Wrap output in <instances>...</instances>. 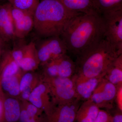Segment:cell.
<instances>
[{
  "mask_svg": "<svg viewBox=\"0 0 122 122\" xmlns=\"http://www.w3.org/2000/svg\"><path fill=\"white\" fill-rule=\"evenodd\" d=\"M60 37L68 52L78 56L105 39V26L101 15L96 12L79 14L68 21Z\"/></svg>",
  "mask_w": 122,
  "mask_h": 122,
  "instance_id": "cell-1",
  "label": "cell"
},
{
  "mask_svg": "<svg viewBox=\"0 0 122 122\" xmlns=\"http://www.w3.org/2000/svg\"><path fill=\"white\" fill-rule=\"evenodd\" d=\"M79 13L69 11L58 0H40L33 14V28L41 37L60 36L68 21Z\"/></svg>",
  "mask_w": 122,
  "mask_h": 122,
  "instance_id": "cell-2",
  "label": "cell"
},
{
  "mask_svg": "<svg viewBox=\"0 0 122 122\" xmlns=\"http://www.w3.org/2000/svg\"><path fill=\"white\" fill-rule=\"evenodd\" d=\"M122 54L105 38L97 46L76 57V73L88 77H103L110 66Z\"/></svg>",
  "mask_w": 122,
  "mask_h": 122,
  "instance_id": "cell-3",
  "label": "cell"
},
{
  "mask_svg": "<svg viewBox=\"0 0 122 122\" xmlns=\"http://www.w3.org/2000/svg\"><path fill=\"white\" fill-rule=\"evenodd\" d=\"M43 76L42 80L48 85L54 105L66 103L78 99L72 77Z\"/></svg>",
  "mask_w": 122,
  "mask_h": 122,
  "instance_id": "cell-4",
  "label": "cell"
},
{
  "mask_svg": "<svg viewBox=\"0 0 122 122\" xmlns=\"http://www.w3.org/2000/svg\"><path fill=\"white\" fill-rule=\"evenodd\" d=\"M105 29V38L122 54V7L101 15Z\"/></svg>",
  "mask_w": 122,
  "mask_h": 122,
  "instance_id": "cell-5",
  "label": "cell"
},
{
  "mask_svg": "<svg viewBox=\"0 0 122 122\" xmlns=\"http://www.w3.org/2000/svg\"><path fill=\"white\" fill-rule=\"evenodd\" d=\"M37 49L40 65L42 66L66 54L68 52L65 42L58 36L45 38Z\"/></svg>",
  "mask_w": 122,
  "mask_h": 122,
  "instance_id": "cell-6",
  "label": "cell"
},
{
  "mask_svg": "<svg viewBox=\"0 0 122 122\" xmlns=\"http://www.w3.org/2000/svg\"><path fill=\"white\" fill-rule=\"evenodd\" d=\"M42 66L43 75L49 77L71 78L76 73L75 62L66 54Z\"/></svg>",
  "mask_w": 122,
  "mask_h": 122,
  "instance_id": "cell-7",
  "label": "cell"
},
{
  "mask_svg": "<svg viewBox=\"0 0 122 122\" xmlns=\"http://www.w3.org/2000/svg\"><path fill=\"white\" fill-rule=\"evenodd\" d=\"M116 92L115 85L103 78L89 99L100 109L110 110L113 107Z\"/></svg>",
  "mask_w": 122,
  "mask_h": 122,
  "instance_id": "cell-8",
  "label": "cell"
},
{
  "mask_svg": "<svg viewBox=\"0 0 122 122\" xmlns=\"http://www.w3.org/2000/svg\"><path fill=\"white\" fill-rule=\"evenodd\" d=\"M81 101L77 99L69 102L54 105L50 113L46 116L45 122H75Z\"/></svg>",
  "mask_w": 122,
  "mask_h": 122,
  "instance_id": "cell-9",
  "label": "cell"
},
{
  "mask_svg": "<svg viewBox=\"0 0 122 122\" xmlns=\"http://www.w3.org/2000/svg\"><path fill=\"white\" fill-rule=\"evenodd\" d=\"M11 11L15 38L23 39L34 28L33 14L12 5Z\"/></svg>",
  "mask_w": 122,
  "mask_h": 122,
  "instance_id": "cell-10",
  "label": "cell"
},
{
  "mask_svg": "<svg viewBox=\"0 0 122 122\" xmlns=\"http://www.w3.org/2000/svg\"><path fill=\"white\" fill-rule=\"evenodd\" d=\"M28 101L48 115L52 111L53 105L48 85L42 80L32 91Z\"/></svg>",
  "mask_w": 122,
  "mask_h": 122,
  "instance_id": "cell-11",
  "label": "cell"
},
{
  "mask_svg": "<svg viewBox=\"0 0 122 122\" xmlns=\"http://www.w3.org/2000/svg\"><path fill=\"white\" fill-rule=\"evenodd\" d=\"M78 98L81 101L89 100L103 77H88L75 74L72 77Z\"/></svg>",
  "mask_w": 122,
  "mask_h": 122,
  "instance_id": "cell-12",
  "label": "cell"
},
{
  "mask_svg": "<svg viewBox=\"0 0 122 122\" xmlns=\"http://www.w3.org/2000/svg\"><path fill=\"white\" fill-rule=\"evenodd\" d=\"M11 6L9 2L0 5V37L5 43L16 38Z\"/></svg>",
  "mask_w": 122,
  "mask_h": 122,
  "instance_id": "cell-13",
  "label": "cell"
},
{
  "mask_svg": "<svg viewBox=\"0 0 122 122\" xmlns=\"http://www.w3.org/2000/svg\"><path fill=\"white\" fill-rule=\"evenodd\" d=\"M40 65L37 49L34 42H31L25 46L23 57L19 63L21 69L29 72L36 69Z\"/></svg>",
  "mask_w": 122,
  "mask_h": 122,
  "instance_id": "cell-14",
  "label": "cell"
},
{
  "mask_svg": "<svg viewBox=\"0 0 122 122\" xmlns=\"http://www.w3.org/2000/svg\"><path fill=\"white\" fill-rule=\"evenodd\" d=\"M20 112V102L17 99L10 97L5 93L2 122H17Z\"/></svg>",
  "mask_w": 122,
  "mask_h": 122,
  "instance_id": "cell-15",
  "label": "cell"
},
{
  "mask_svg": "<svg viewBox=\"0 0 122 122\" xmlns=\"http://www.w3.org/2000/svg\"><path fill=\"white\" fill-rule=\"evenodd\" d=\"M100 109L90 99L84 101L78 110L75 122H94Z\"/></svg>",
  "mask_w": 122,
  "mask_h": 122,
  "instance_id": "cell-16",
  "label": "cell"
},
{
  "mask_svg": "<svg viewBox=\"0 0 122 122\" xmlns=\"http://www.w3.org/2000/svg\"><path fill=\"white\" fill-rule=\"evenodd\" d=\"M24 72L22 70L15 75L6 77L1 76V86L5 94L16 98L20 97V80Z\"/></svg>",
  "mask_w": 122,
  "mask_h": 122,
  "instance_id": "cell-17",
  "label": "cell"
},
{
  "mask_svg": "<svg viewBox=\"0 0 122 122\" xmlns=\"http://www.w3.org/2000/svg\"><path fill=\"white\" fill-rule=\"evenodd\" d=\"M58 0L66 9L73 12L85 14L97 13L95 9L92 0Z\"/></svg>",
  "mask_w": 122,
  "mask_h": 122,
  "instance_id": "cell-18",
  "label": "cell"
},
{
  "mask_svg": "<svg viewBox=\"0 0 122 122\" xmlns=\"http://www.w3.org/2000/svg\"><path fill=\"white\" fill-rule=\"evenodd\" d=\"M103 78L115 85H122V54L114 61L107 70Z\"/></svg>",
  "mask_w": 122,
  "mask_h": 122,
  "instance_id": "cell-19",
  "label": "cell"
},
{
  "mask_svg": "<svg viewBox=\"0 0 122 122\" xmlns=\"http://www.w3.org/2000/svg\"><path fill=\"white\" fill-rule=\"evenodd\" d=\"M96 12L100 15L106 11L122 7V0H92Z\"/></svg>",
  "mask_w": 122,
  "mask_h": 122,
  "instance_id": "cell-20",
  "label": "cell"
},
{
  "mask_svg": "<svg viewBox=\"0 0 122 122\" xmlns=\"http://www.w3.org/2000/svg\"><path fill=\"white\" fill-rule=\"evenodd\" d=\"M40 0H12L11 4L16 8L34 14Z\"/></svg>",
  "mask_w": 122,
  "mask_h": 122,
  "instance_id": "cell-21",
  "label": "cell"
},
{
  "mask_svg": "<svg viewBox=\"0 0 122 122\" xmlns=\"http://www.w3.org/2000/svg\"><path fill=\"white\" fill-rule=\"evenodd\" d=\"M21 105L26 110L29 115L37 119H41V115L43 112L28 101H21Z\"/></svg>",
  "mask_w": 122,
  "mask_h": 122,
  "instance_id": "cell-22",
  "label": "cell"
},
{
  "mask_svg": "<svg viewBox=\"0 0 122 122\" xmlns=\"http://www.w3.org/2000/svg\"><path fill=\"white\" fill-rule=\"evenodd\" d=\"M25 72L20 80V90L21 93L27 87L30 86L38 77L33 73Z\"/></svg>",
  "mask_w": 122,
  "mask_h": 122,
  "instance_id": "cell-23",
  "label": "cell"
},
{
  "mask_svg": "<svg viewBox=\"0 0 122 122\" xmlns=\"http://www.w3.org/2000/svg\"><path fill=\"white\" fill-rule=\"evenodd\" d=\"M26 45L16 46L12 50L9 51L10 53L11 57L19 65L23 57Z\"/></svg>",
  "mask_w": 122,
  "mask_h": 122,
  "instance_id": "cell-24",
  "label": "cell"
},
{
  "mask_svg": "<svg viewBox=\"0 0 122 122\" xmlns=\"http://www.w3.org/2000/svg\"><path fill=\"white\" fill-rule=\"evenodd\" d=\"M18 121L20 122H42V119H37L31 117L21 105L20 114Z\"/></svg>",
  "mask_w": 122,
  "mask_h": 122,
  "instance_id": "cell-25",
  "label": "cell"
},
{
  "mask_svg": "<svg viewBox=\"0 0 122 122\" xmlns=\"http://www.w3.org/2000/svg\"><path fill=\"white\" fill-rule=\"evenodd\" d=\"M112 115L105 110L100 109L94 122H111Z\"/></svg>",
  "mask_w": 122,
  "mask_h": 122,
  "instance_id": "cell-26",
  "label": "cell"
},
{
  "mask_svg": "<svg viewBox=\"0 0 122 122\" xmlns=\"http://www.w3.org/2000/svg\"><path fill=\"white\" fill-rule=\"evenodd\" d=\"M115 102L117 105V109L122 112V85L117 87Z\"/></svg>",
  "mask_w": 122,
  "mask_h": 122,
  "instance_id": "cell-27",
  "label": "cell"
},
{
  "mask_svg": "<svg viewBox=\"0 0 122 122\" xmlns=\"http://www.w3.org/2000/svg\"><path fill=\"white\" fill-rule=\"evenodd\" d=\"M4 98L5 93L1 88L0 89V122H2L3 118Z\"/></svg>",
  "mask_w": 122,
  "mask_h": 122,
  "instance_id": "cell-28",
  "label": "cell"
},
{
  "mask_svg": "<svg viewBox=\"0 0 122 122\" xmlns=\"http://www.w3.org/2000/svg\"><path fill=\"white\" fill-rule=\"evenodd\" d=\"M111 122H122V112L117 109L114 115H112Z\"/></svg>",
  "mask_w": 122,
  "mask_h": 122,
  "instance_id": "cell-29",
  "label": "cell"
},
{
  "mask_svg": "<svg viewBox=\"0 0 122 122\" xmlns=\"http://www.w3.org/2000/svg\"><path fill=\"white\" fill-rule=\"evenodd\" d=\"M5 42L4 41H0V62L2 54L5 51Z\"/></svg>",
  "mask_w": 122,
  "mask_h": 122,
  "instance_id": "cell-30",
  "label": "cell"
},
{
  "mask_svg": "<svg viewBox=\"0 0 122 122\" xmlns=\"http://www.w3.org/2000/svg\"><path fill=\"white\" fill-rule=\"evenodd\" d=\"M1 76L0 75V89L1 88Z\"/></svg>",
  "mask_w": 122,
  "mask_h": 122,
  "instance_id": "cell-31",
  "label": "cell"
},
{
  "mask_svg": "<svg viewBox=\"0 0 122 122\" xmlns=\"http://www.w3.org/2000/svg\"><path fill=\"white\" fill-rule=\"evenodd\" d=\"M0 0L7 1H8V2H11V1H12V0H0Z\"/></svg>",
  "mask_w": 122,
  "mask_h": 122,
  "instance_id": "cell-32",
  "label": "cell"
},
{
  "mask_svg": "<svg viewBox=\"0 0 122 122\" xmlns=\"http://www.w3.org/2000/svg\"><path fill=\"white\" fill-rule=\"evenodd\" d=\"M0 41H2V39H1L0 37Z\"/></svg>",
  "mask_w": 122,
  "mask_h": 122,
  "instance_id": "cell-33",
  "label": "cell"
}]
</instances>
